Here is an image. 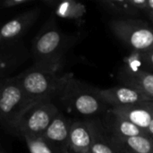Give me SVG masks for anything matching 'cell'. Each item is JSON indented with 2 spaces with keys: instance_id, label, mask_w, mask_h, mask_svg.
Listing matches in <instances>:
<instances>
[{
  "instance_id": "cell-9",
  "label": "cell",
  "mask_w": 153,
  "mask_h": 153,
  "mask_svg": "<svg viewBox=\"0 0 153 153\" xmlns=\"http://www.w3.org/2000/svg\"><path fill=\"white\" fill-rule=\"evenodd\" d=\"M73 120L59 112L42 138L47 142L54 153H69V134Z\"/></svg>"
},
{
  "instance_id": "cell-28",
  "label": "cell",
  "mask_w": 153,
  "mask_h": 153,
  "mask_svg": "<svg viewBox=\"0 0 153 153\" xmlns=\"http://www.w3.org/2000/svg\"><path fill=\"white\" fill-rule=\"evenodd\" d=\"M122 153H123V152H122Z\"/></svg>"
},
{
  "instance_id": "cell-15",
  "label": "cell",
  "mask_w": 153,
  "mask_h": 153,
  "mask_svg": "<svg viewBox=\"0 0 153 153\" xmlns=\"http://www.w3.org/2000/svg\"><path fill=\"white\" fill-rule=\"evenodd\" d=\"M100 4L108 13L117 15H136L146 12V0H109Z\"/></svg>"
},
{
  "instance_id": "cell-22",
  "label": "cell",
  "mask_w": 153,
  "mask_h": 153,
  "mask_svg": "<svg viewBox=\"0 0 153 153\" xmlns=\"http://www.w3.org/2000/svg\"><path fill=\"white\" fill-rule=\"evenodd\" d=\"M153 12V0H146V13Z\"/></svg>"
},
{
  "instance_id": "cell-18",
  "label": "cell",
  "mask_w": 153,
  "mask_h": 153,
  "mask_svg": "<svg viewBox=\"0 0 153 153\" xmlns=\"http://www.w3.org/2000/svg\"><path fill=\"white\" fill-rule=\"evenodd\" d=\"M90 152L92 153H122L111 140L108 141L104 135L100 134V130L95 135Z\"/></svg>"
},
{
  "instance_id": "cell-20",
  "label": "cell",
  "mask_w": 153,
  "mask_h": 153,
  "mask_svg": "<svg viewBox=\"0 0 153 153\" xmlns=\"http://www.w3.org/2000/svg\"><path fill=\"white\" fill-rule=\"evenodd\" d=\"M32 0H0V9L16 8L31 3Z\"/></svg>"
},
{
  "instance_id": "cell-21",
  "label": "cell",
  "mask_w": 153,
  "mask_h": 153,
  "mask_svg": "<svg viewBox=\"0 0 153 153\" xmlns=\"http://www.w3.org/2000/svg\"><path fill=\"white\" fill-rule=\"evenodd\" d=\"M142 56L145 60V62L150 65L152 68H153V50L147 52V53H141Z\"/></svg>"
},
{
  "instance_id": "cell-10",
  "label": "cell",
  "mask_w": 153,
  "mask_h": 153,
  "mask_svg": "<svg viewBox=\"0 0 153 153\" xmlns=\"http://www.w3.org/2000/svg\"><path fill=\"white\" fill-rule=\"evenodd\" d=\"M99 129L89 121H73L69 134L70 152L87 153L90 152Z\"/></svg>"
},
{
  "instance_id": "cell-16",
  "label": "cell",
  "mask_w": 153,
  "mask_h": 153,
  "mask_svg": "<svg viewBox=\"0 0 153 153\" xmlns=\"http://www.w3.org/2000/svg\"><path fill=\"white\" fill-rule=\"evenodd\" d=\"M127 86H131L153 100V74L145 71L129 72L126 77Z\"/></svg>"
},
{
  "instance_id": "cell-14",
  "label": "cell",
  "mask_w": 153,
  "mask_h": 153,
  "mask_svg": "<svg viewBox=\"0 0 153 153\" xmlns=\"http://www.w3.org/2000/svg\"><path fill=\"white\" fill-rule=\"evenodd\" d=\"M43 3L47 6L50 7L56 16L63 19L78 22L82 20L86 13L85 5L74 0H45Z\"/></svg>"
},
{
  "instance_id": "cell-2",
  "label": "cell",
  "mask_w": 153,
  "mask_h": 153,
  "mask_svg": "<svg viewBox=\"0 0 153 153\" xmlns=\"http://www.w3.org/2000/svg\"><path fill=\"white\" fill-rule=\"evenodd\" d=\"M15 76L22 89L27 108L36 103L56 100L68 74L58 75L57 73L46 72L32 66Z\"/></svg>"
},
{
  "instance_id": "cell-12",
  "label": "cell",
  "mask_w": 153,
  "mask_h": 153,
  "mask_svg": "<svg viewBox=\"0 0 153 153\" xmlns=\"http://www.w3.org/2000/svg\"><path fill=\"white\" fill-rule=\"evenodd\" d=\"M110 113L130 121L147 133V129L153 119V102H143L133 106L113 108Z\"/></svg>"
},
{
  "instance_id": "cell-8",
  "label": "cell",
  "mask_w": 153,
  "mask_h": 153,
  "mask_svg": "<svg viewBox=\"0 0 153 153\" xmlns=\"http://www.w3.org/2000/svg\"><path fill=\"white\" fill-rule=\"evenodd\" d=\"M98 97L105 104L111 105L113 108L133 106L143 102H153L140 91L131 86H117L97 91Z\"/></svg>"
},
{
  "instance_id": "cell-13",
  "label": "cell",
  "mask_w": 153,
  "mask_h": 153,
  "mask_svg": "<svg viewBox=\"0 0 153 153\" xmlns=\"http://www.w3.org/2000/svg\"><path fill=\"white\" fill-rule=\"evenodd\" d=\"M111 141L123 153H153V140L147 134L126 138L113 136Z\"/></svg>"
},
{
  "instance_id": "cell-7",
  "label": "cell",
  "mask_w": 153,
  "mask_h": 153,
  "mask_svg": "<svg viewBox=\"0 0 153 153\" xmlns=\"http://www.w3.org/2000/svg\"><path fill=\"white\" fill-rule=\"evenodd\" d=\"M40 14V8L34 7L22 12L0 26V45L20 41V39L36 22Z\"/></svg>"
},
{
  "instance_id": "cell-27",
  "label": "cell",
  "mask_w": 153,
  "mask_h": 153,
  "mask_svg": "<svg viewBox=\"0 0 153 153\" xmlns=\"http://www.w3.org/2000/svg\"><path fill=\"white\" fill-rule=\"evenodd\" d=\"M0 81H1V80H0Z\"/></svg>"
},
{
  "instance_id": "cell-17",
  "label": "cell",
  "mask_w": 153,
  "mask_h": 153,
  "mask_svg": "<svg viewBox=\"0 0 153 153\" xmlns=\"http://www.w3.org/2000/svg\"><path fill=\"white\" fill-rule=\"evenodd\" d=\"M108 122L110 124V129L113 132V136L126 138V137H133V136L147 134L145 131L139 128L130 121L113 114L110 115V118Z\"/></svg>"
},
{
  "instance_id": "cell-4",
  "label": "cell",
  "mask_w": 153,
  "mask_h": 153,
  "mask_svg": "<svg viewBox=\"0 0 153 153\" xmlns=\"http://www.w3.org/2000/svg\"><path fill=\"white\" fill-rule=\"evenodd\" d=\"M56 100L66 109L82 116L98 114L103 109L105 104L98 97L97 91L92 93L81 82L74 78L71 74H68Z\"/></svg>"
},
{
  "instance_id": "cell-6",
  "label": "cell",
  "mask_w": 153,
  "mask_h": 153,
  "mask_svg": "<svg viewBox=\"0 0 153 153\" xmlns=\"http://www.w3.org/2000/svg\"><path fill=\"white\" fill-rule=\"evenodd\" d=\"M24 108V95L16 76L2 79L0 81V125L7 129Z\"/></svg>"
},
{
  "instance_id": "cell-24",
  "label": "cell",
  "mask_w": 153,
  "mask_h": 153,
  "mask_svg": "<svg viewBox=\"0 0 153 153\" xmlns=\"http://www.w3.org/2000/svg\"><path fill=\"white\" fill-rule=\"evenodd\" d=\"M147 14H148V16H149L150 20L152 22V23H153V12H148V13H147Z\"/></svg>"
},
{
  "instance_id": "cell-19",
  "label": "cell",
  "mask_w": 153,
  "mask_h": 153,
  "mask_svg": "<svg viewBox=\"0 0 153 153\" xmlns=\"http://www.w3.org/2000/svg\"><path fill=\"white\" fill-rule=\"evenodd\" d=\"M22 139L30 153H54L42 137H24Z\"/></svg>"
},
{
  "instance_id": "cell-3",
  "label": "cell",
  "mask_w": 153,
  "mask_h": 153,
  "mask_svg": "<svg viewBox=\"0 0 153 153\" xmlns=\"http://www.w3.org/2000/svg\"><path fill=\"white\" fill-rule=\"evenodd\" d=\"M59 112L53 101L30 105L19 114L6 130L22 138L42 137Z\"/></svg>"
},
{
  "instance_id": "cell-23",
  "label": "cell",
  "mask_w": 153,
  "mask_h": 153,
  "mask_svg": "<svg viewBox=\"0 0 153 153\" xmlns=\"http://www.w3.org/2000/svg\"><path fill=\"white\" fill-rule=\"evenodd\" d=\"M147 134H148V135L153 136V119L152 120V122H151V124H150V126H149V127L147 129Z\"/></svg>"
},
{
  "instance_id": "cell-1",
  "label": "cell",
  "mask_w": 153,
  "mask_h": 153,
  "mask_svg": "<svg viewBox=\"0 0 153 153\" xmlns=\"http://www.w3.org/2000/svg\"><path fill=\"white\" fill-rule=\"evenodd\" d=\"M71 41L55 24L48 21L39 30L31 44L34 67L42 71L57 73L63 65L65 51Z\"/></svg>"
},
{
  "instance_id": "cell-11",
  "label": "cell",
  "mask_w": 153,
  "mask_h": 153,
  "mask_svg": "<svg viewBox=\"0 0 153 153\" xmlns=\"http://www.w3.org/2000/svg\"><path fill=\"white\" fill-rule=\"evenodd\" d=\"M28 58V52L20 41L0 45V80L9 77Z\"/></svg>"
},
{
  "instance_id": "cell-26",
  "label": "cell",
  "mask_w": 153,
  "mask_h": 153,
  "mask_svg": "<svg viewBox=\"0 0 153 153\" xmlns=\"http://www.w3.org/2000/svg\"><path fill=\"white\" fill-rule=\"evenodd\" d=\"M87 153H92V152H88Z\"/></svg>"
},
{
  "instance_id": "cell-25",
  "label": "cell",
  "mask_w": 153,
  "mask_h": 153,
  "mask_svg": "<svg viewBox=\"0 0 153 153\" xmlns=\"http://www.w3.org/2000/svg\"><path fill=\"white\" fill-rule=\"evenodd\" d=\"M0 153H5V152H4V150L1 148V147H0Z\"/></svg>"
},
{
  "instance_id": "cell-5",
  "label": "cell",
  "mask_w": 153,
  "mask_h": 153,
  "mask_svg": "<svg viewBox=\"0 0 153 153\" xmlns=\"http://www.w3.org/2000/svg\"><path fill=\"white\" fill-rule=\"evenodd\" d=\"M113 33L124 44L139 53L153 50V28L143 21L117 19L110 22Z\"/></svg>"
}]
</instances>
